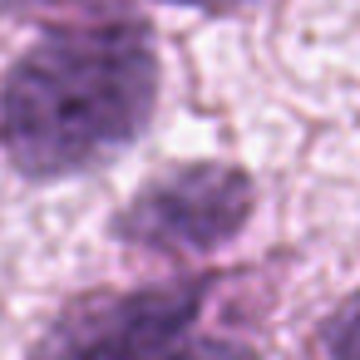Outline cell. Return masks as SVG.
Wrapping results in <instances>:
<instances>
[{
  "mask_svg": "<svg viewBox=\"0 0 360 360\" xmlns=\"http://www.w3.org/2000/svg\"><path fill=\"white\" fill-rule=\"evenodd\" d=\"M212 276L70 301L25 360H257L252 345L207 330Z\"/></svg>",
  "mask_w": 360,
  "mask_h": 360,
  "instance_id": "cell-2",
  "label": "cell"
},
{
  "mask_svg": "<svg viewBox=\"0 0 360 360\" xmlns=\"http://www.w3.org/2000/svg\"><path fill=\"white\" fill-rule=\"evenodd\" d=\"M158 109V50L143 20L40 35L0 79V153L30 183L89 173L134 148Z\"/></svg>",
  "mask_w": 360,
  "mask_h": 360,
  "instance_id": "cell-1",
  "label": "cell"
},
{
  "mask_svg": "<svg viewBox=\"0 0 360 360\" xmlns=\"http://www.w3.org/2000/svg\"><path fill=\"white\" fill-rule=\"evenodd\" d=\"M257 207V183L232 163H178L148 178L114 217V237L143 252H217Z\"/></svg>",
  "mask_w": 360,
  "mask_h": 360,
  "instance_id": "cell-3",
  "label": "cell"
},
{
  "mask_svg": "<svg viewBox=\"0 0 360 360\" xmlns=\"http://www.w3.org/2000/svg\"><path fill=\"white\" fill-rule=\"evenodd\" d=\"M321 345H326V360H360V296L335 306V316L321 330Z\"/></svg>",
  "mask_w": 360,
  "mask_h": 360,
  "instance_id": "cell-4",
  "label": "cell"
},
{
  "mask_svg": "<svg viewBox=\"0 0 360 360\" xmlns=\"http://www.w3.org/2000/svg\"><path fill=\"white\" fill-rule=\"evenodd\" d=\"M30 6H55V0H0V11H30ZM173 6H193V11L232 15V11H247V6H257V0H173Z\"/></svg>",
  "mask_w": 360,
  "mask_h": 360,
  "instance_id": "cell-5",
  "label": "cell"
}]
</instances>
